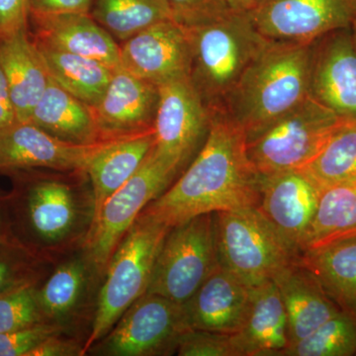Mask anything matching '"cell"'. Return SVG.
Returning <instances> with one entry per match:
<instances>
[{
    "instance_id": "obj_1",
    "label": "cell",
    "mask_w": 356,
    "mask_h": 356,
    "mask_svg": "<svg viewBox=\"0 0 356 356\" xmlns=\"http://www.w3.org/2000/svg\"><path fill=\"white\" fill-rule=\"evenodd\" d=\"M261 184L245 131L226 112H217L191 165L139 217L172 228L200 215L257 207Z\"/></svg>"
},
{
    "instance_id": "obj_2",
    "label": "cell",
    "mask_w": 356,
    "mask_h": 356,
    "mask_svg": "<svg viewBox=\"0 0 356 356\" xmlns=\"http://www.w3.org/2000/svg\"><path fill=\"white\" fill-rule=\"evenodd\" d=\"M312 51L313 43L269 41L248 67L227 107L247 138L308 97Z\"/></svg>"
},
{
    "instance_id": "obj_3",
    "label": "cell",
    "mask_w": 356,
    "mask_h": 356,
    "mask_svg": "<svg viewBox=\"0 0 356 356\" xmlns=\"http://www.w3.org/2000/svg\"><path fill=\"white\" fill-rule=\"evenodd\" d=\"M187 30L192 83L210 114L227 113L236 86L269 40L255 29L248 13L233 9L214 22Z\"/></svg>"
},
{
    "instance_id": "obj_4",
    "label": "cell",
    "mask_w": 356,
    "mask_h": 356,
    "mask_svg": "<svg viewBox=\"0 0 356 356\" xmlns=\"http://www.w3.org/2000/svg\"><path fill=\"white\" fill-rule=\"evenodd\" d=\"M170 229L138 217L124 236L105 270L83 355L106 336L121 316L146 294L154 262Z\"/></svg>"
},
{
    "instance_id": "obj_5",
    "label": "cell",
    "mask_w": 356,
    "mask_h": 356,
    "mask_svg": "<svg viewBox=\"0 0 356 356\" xmlns=\"http://www.w3.org/2000/svg\"><path fill=\"white\" fill-rule=\"evenodd\" d=\"M346 121L308 96L247 138L248 156L261 177L301 170Z\"/></svg>"
},
{
    "instance_id": "obj_6",
    "label": "cell",
    "mask_w": 356,
    "mask_h": 356,
    "mask_svg": "<svg viewBox=\"0 0 356 356\" xmlns=\"http://www.w3.org/2000/svg\"><path fill=\"white\" fill-rule=\"evenodd\" d=\"M218 259L248 286L273 280L299 257L257 207L214 213Z\"/></svg>"
},
{
    "instance_id": "obj_7",
    "label": "cell",
    "mask_w": 356,
    "mask_h": 356,
    "mask_svg": "<svg viewBox=\"0 0 356 356\" xmlns=\"http://www.w3.org/2000/svg\"><path fill=\"white\" fill-rule=\"evenodd\" d=\"M179 170L151 149L130 179L114 192L93 220L83 247L98 274H104L115 250L152 201L170 186Z\"/></svg>"
},
{
    "instance_id": "obj_8",
    "label": "cell",
    "mask_w": 356,
    "mask_h": 356,
    "mask_svg": "<svg viewBox=\"0 0 356 356\" xmlns=\"http://www.w3.org/2000/svg\"><path fill=\"white\" fill-rule=\"evenodd\" d=\"M218 266L214 213L192 218L168 232L147 293L184 304Z\"/></svg>"
},
{
    "instance_id": "obj_9",
    "label": "cell",
    "mask_w": 356,
    "mask_h": 356,
    "mask_svg": "<svg viewBox=\"0 0 356 356\" xmlns=\"http://www.w3.org/2000/svg\"><path fill=\"white\" fill-rule=\"evenodd\" d=\"M22 194L26 229L37 245L58 250L86 242L95 218L91 187L83 191L60 178H39Z\"/></svg>"
},
{
    "instance_id": "obj_10",
    "label": "cell",
    "mask_w": 356,
    "mask_h": 356,
    "mask_svg": "<svg viewBox=\"0 0 356 356\" xmlns=\"http://www.w3.org/2000/svg\"><path fill=\"white\" fill-rule=\"evenodd\" d=\"M191 331L184 304L156 294L143 295L88 350L108 356L170 355Z\"/></svg>"
},
{
    "instance_id": "obj_11",
    "label": "cell",
    "mask_w": 356,
    "mask_h": 356,
    "mask_svg": "<svg viewBox=\"0 0 356 356\" xmlns=\"http://www.w3.org/2000/svg\"><path fill=\"white\" fill-rule=\"evenodd\" d=\"M255 29L273 42L309 44L334 30L350 28L355 0H261L248 11Z\"/></svg>"
},
{
    "instance_id": "obj_12",
    "label": "cell",
    "mask_w": 356,
    "mask_h": 356,
    "mask_svg": "<svg viewBox=\"0 0 356 356\" xmlns=\"http://www.w3.org/2000/svg\"><path fill=\"white\" fill-rule=\"evenodd\" d=\"M158 111L154 119V149L181 170L202 147L211 124L191 76L159 86Z\"/></svg>"
},
{
    "instance_id": "obj_13",
    "label": "cell",
    "mask_w": 356,
    "mask_h": 356,
    "mask_svg": "<svg viewBox=\"0 0 356 356\" xmlns=\"http://www.w3.org/2000/svg\"><path fill=\"white\" fill-rule=\"evenodd\" d=\"M111 140L74 144L58 139L32 122L15 121L0 129V172L49 168L86 172L92 159Z\"/></svg>"
},
{
    "instance_id": "obj_14",
    "label": "cell",
    "mask_w": 356,
    "mask_h": 356,
    "mask_svg": "<svg viewBox=\"0 0 356 356\" xmlns=\"http://www.w3.org/2000/svg\"><path fill=\"white\" fill-rule=\"evenodd\" d=\"M120 65L156 86L191 76L189 32L173 20L163 21L121 42Z\"/></svg>"
},
{
    "instance_id": "obj_15",
    "label": "cell",
    "mask_w": 356,
    "mask_h": 356,
    "mask_svg": "<svg viewBox=\"0 0 356 356\" xmlns=\"http://www.w3.org/2000/svg\"><path fill=\"white\" fill-rule=\"evenodd\" d=\"M309 96L344 120L356 121V49L351 27L314 42Z\"/></svg>"
},
{
    "instance_id": "obj_16",
    "label": "cell",
    "mask_w": 356,
    "mask_h": 356,
    "mask_svg": "<svg viewBox=\"0 0 356 356\" xmlns=\"http://www.w3.org/2000/svg\"><path fill=\"white\" fill-rule=\"evenodd\" d=\"M321 193L301 170L261 177L257 208L297 257L303 250Z\"/></svg>"
},
{
    "instance_id": "obj_17",
    "label": "cell",
    "mask_w": 356,
    "mask_h": 356,
    "mask_svg": "<svg viewBox=\"0 0 356 356\" xmlns=\"http://www.w3.org/2000/svg\"><path fill=\"white\" fill-rule=\"evenodd\" d=\"M159 88L122 67L114 70L100 102L92 107L102 140L120 139L153 130Z\"/></svg>"
},
{
    "instance_id": "obj_18",
    "label": "cell",
    "mask_w": 356,
    "mask_h": 356,
    "mask_svg": "<svg viewBox=\"0 0 356 356\" xmlns=\"http://www.w3.org/2000/svg\"><path fill=\"white\" fill-rule=\"evenodd\" d=\"M30 27L41 46L121 67L120 46L90 13H29Z\"/></svg>"
},
{
    "instance_id": "obj_19",
    "label": "cell",
    "mask_w": 356,
    "mask_h": 356,
    "mask_svg": "<svg viewBox=\"0 0 356 356\" xmlns=\"http://www.w3.org/2000/svg\"><path fill=\"white\" fill-rule=\"evenodd\" d=\"M250 302V286L219 264L184 307L191 330L233 336L245 324Z\"/></svg>"
},
{
    "instance_id": "obj_20",
    "label": "cell",
    "mask_w": 356,
    "mask_h": 356,
    "mask_svg": "<svg viewBox=\"0 0 356 356\" xmlns=\"http://www.w3.org/2000/svg\"><path fill=\"white\" fill-rule=\"evenodd\" d=\"M232 337L238 356L284 355L290 346L287 314L273 280L250 286L245 324Z\"/></svg>"
},
{
    "instance_id": "obj_21",
    "label": "cell",
    "mask_w": 356,
    "mask_h": 356,
    "mask_svg": "<svg viewBox=\"0 0 356 356\" xmlns=\"http://www.w3.org/2000/svg\"><path fill=\"white\" fill-rule=\"evenodd\" d=\"M273 280L286 311L290 346L305 339L341 311L298 259Z\"/></svg>"
},
{
    "instance_id": "obj_22",
    "label": "cell",
    "mask_w": 356,
    "mask_h": 356,
    "mask_svg": "<svg viewBox=\"0 0 356 356\" xmlns=\"http://www.w3.org/2000/svg\"><path fill=\"white\" fill-rule=\"evenodd\" d=\"M0 64L6 74L16 121H29L50 76L29 30L0 40Z\"/></svg>"
},
{
    "instance_id": "obj_23",
    "label": "cell",
    "mask_w": 356,
    "mask_h": 356,
    "mask_svg": "<svg viewBox=\"0 0 356 356\" xmlns=\"http://www.w3.org/2000/svg\"><path fill=\"white\" fill-rule=\"evenodd\" d=\"M154 129L147 132L111 140L90 161L86 170L89 178L95 218L103 204L137 172L153 149Z\"/></svg>"
},
{
    "instance_id": "obj_24",
    "label": "cell",
    "mask_w": 356,
    "mask_h": 356,
    "mask_svg": "<svg viewBox=\"0 0 356 356\" xmlns=\"http://www.w3.org/2000/svg\"><path fill=\"white\" fill-rule=\"evenodd\" d=\"M30 122L58 139L79 145L102 142L92 109L50 77Z\"/></svg>"
},
{
    "instance_id": "obj_25",
    "label": "cell",
    "mask_w": 356,
    "mask_h": 356,
    "mask_svg": "<svg viewBox=\"0 0 356 356\" xmlns=\"http://www.w3.org/2000/svg\"><path fill=\"white\" fill-rule=\"evenodd\" d=\"M297 259L341 311L356 317V236L307 250Z\"/></svg>"
},
{
    "instance_id": "obj_26",
    "label": "cell",
    "mask_w": 356,
    "mask_h": 356,
    "mask_svg": "<svg viewBox=\"0 0 356 356\" xmlns=\"http://www.w3.org/2000/svg\"><path fill=\"white\" fill-rule=\"evenodd\" d=\"M36 44L49 76L56 83L91 108L97 105L115 70L93 58Z\"/></svg>"
},
{
    "instance_id": "obj_27",
    "label": "cell",
    "mask_w": 356,
    "mask_h": 356,
    "mask_svg": "<svg viewBox=\"0 0 356 356\" xmlns=\"http://www.w3.org/2000/svg\"><path fill=\"white\" fill-rule=\"evenodd\" d=\"M353 236H356V184L324 189L302 254Z\"/></svg>"
},
{
    "instance_id": "obj_28",
    "label": "cell",
    "mask_w": 356,
    "mask_h": 356,
    "mask_svg": "<svg viewBox=\"0 0 356 356\" xmlns=\"http://www.w3.org/2000/svg\"><path fill=\"white\" fill-rule=\"evenodd\" d=\"M89 13L121 42L151 26L173 20L166 0H93Z\"/></svg>"
},
{
    "instance_id": "obj_29",
    "label": "cell",
    "mask_w": 356,
    "mask_h": 356,
    "mask_svg": "<svg viewBox=\"0 0 356 356\" xmlns=\"http://www.w3.org/2000/svg\"><path fill=\"white\" fill-rule=\"evenodd\" d=\"M90 267L86 255L70 259L58 266L38 289L40 307L47 321L65 325L76 312L86 294Z\"/></svg>"
},
{
    "instance_id": "obj_30",
    "label": "cell",
    "mask_w": 356,
    "mask_h": 356,
    "mask_svg": "<svg viewBox=\"0 0 356 356\" xmlns=\"http://www.w3.org/2000/svg\"><path fill=\"white\" fill-rule=\"evenodd\" d=\"M324 191L356 184V121H346L308 165L301 168Z\"/></svg>"
},
{
    "instance_id": "obj_31",
    "label": "cell",
    "mask_w": 356,
    "mask_h": 356,
    "mask_svg": "<svg viewBox=\"0 0 356 356\" xmlns=\"http://www.w3.org/2000/svg\"><path fill=\"white\" fill-rule=\"evenodd\" d=\"M356 355V317L341 311L305 339L291 344L283 356Z\"/></svg>"
},
{
    "instance_id": "obj_32",
    "label": "cell",
    "mask_w": 356,
    "mask_h": 356,
    "mask_svg": "<svg viewBox=\"0 0 356 356\" xmlns=\"http://www.w3.org/2000/svg\"><path fill=\"white\" fill-rule=\"evenodd\" d=\"M35 283L0 294V334L46 322Z\"/></svg>"
},
{
    "instance_id": "obj_33",
    "label": "cell",
    "mask_w": 356,
    "mask_h": 356,
    "mask_svg": "<svg viewBox=\"0 0 356 356\" xmlns=\"http://www.w3.org/2000/svg\"><path fill=\"white\" fill-rule=\"evenodd\" d=\"M65 330V325L46 321L16 331L2 332L0 356H29L47 339L64 334Z\"/></svg>"
},
{
    "instance_id": "obj_34",
    "label": "cell",
    "mask_w": 356,
    "mask_h": 356,
    "mask_svg": "<svg viewBox=\"0 0 356 356\" xmlns=\"http://www.w3.org/2000/svg\"><path fill=\"white\" fill-rule=\"evenodd\" d=\"M172 19L186 29L209 24L232 10L228 0H166Z\"/></svg>"
},
{
    "instance_id": "obj_35",
    "label": "cell",
    "mask_w": 356,
    "mask_h": 356,
    "mask_svg": "<svg viewBox=\"0 0 356 356\" xmlns=\"http://www.w3.org/2000/svg\"><path fill=\"white\" fill-rule=\"evenodd\" d=\"M21 250L9 243H0V294L35 283L36 273Z\"/></svg>"
},
{
    "instance_id": "obj_36",
    "label": "cell",
    "mask_w": 356,
    "mask_h": 356,
    "mask_svg": "<svg viewBox=\"0 0 356 356\" xmlns=\"http://www.w3.org/2000/svg\"><path fill=\"white\" fill-rule=\"evenodd\" d=\"M180 356H238L233 337L205 331L191 330L178 343Z\"/></svg>"
},
{
    "instance_id": "obj_37",
    "label": "cell",
    "mask_w": 356,
    "mask_h": 356,
    "mask_svg": "<svg viewBox=\"0 0 356 356\" xmlns=\"http://www.w3.org/2000/svg\"><path fill=\"white\" fill-rule=\"evenodd\" d=\"M29 30V0H0V40Z\"/></svg>"
},
{
    "instance_id": "obj_38",
    "label": "cell",
    "mask_w": 356,
    "mask_h": 356,
    "mask_svg": "<svg viewBox=\"0 0 356 356\" xmlns=\"http://www.w3.org/2000/svg\"><path fill=\"white\" fill-rule=\"evenodd\" d=\"M93 0H29V13H89Z\"/></svg>"
},
{
    "instance_id": "obj_39",
    "label": "cell",
    "mask_w": 356,
    "mask_h": 356,
    "mask_svg": "<svg viewBox=\"0 0 356 356\" xmlns=\"http://www.w3.org/2000/svg\"><path fill=\"white\" fill-rule=\"evenodd\" d=\"M83 344L64 337V334H56L47 339L30 353L29 356H74L83 355Z\"/></svg>"
},
{
    "instance_id": "obj_40",
    "label": "cell",
    "mask_w": 356,
    "mask_h": 356,
    "mask_svg": "<svg viewBox=\"0 0 356 356\" xmlns=\"http://www.w3.org/2000/svg\"><path fill=\"white\" fill-rule=\"evenodd\" d=\"M16 121L15 110L8 83L1 64H0V129L6 128Z\"/></svg>"
},
{
    "instance_id": "obj_41",
    "label": "cell",
    "mask_w": 356,
    "mask_h": 356,
    "mask_svg": "<svg viewBox=\"0 0 356 356\" xmlns=\"http://www.w3.org/2000/svg\"><path fill=\"white\" fill-rule=\"evenodd\" d=\"M261 0H228L231 9L242 13H248L257 6Z\"/></svg>"
},
{
    "instance_id": "obj_42",
    "label": "cell",
    "mask_w": 356,
    "mask_h": 356,
    "mask_svg": "<svg viewBox=\"0 0 356 356\" xmlns=\"http://www.w3.org/2000/svg\"><path fill=\"white\" fill-rule=\"evenodd\" d=\"M6 218L3 217L1 211H0V243H8L6 240Z\"/></svg>"
},
{
    "instance_id": "obj_43",
    "label": "cell",
    "mask_w": 356,
    "mask_h": 356,
    "mask_svg": "<svg viewBox=\"0 0 356 356\" xmlns=\"http://www.w3.org/2000/svg\"><path fill=\"white\" fill-rule=\"evenodd\" d=\"M351 31H353V42H355V46L356 49V17L353 20V24H351Z\"/></svg>"
},
{
    "instance_id": "obj_44",
    "label": "cell",
    "mask_w": 356,
    "mask_h": 356,
    "mask_svg": "<svg viewBox=\"0 0 356 356\" xmlns=\"http://www.w3.org/2000/svg\"><path fill=\"white\" fill-rule=\"evenodd\" d=\"M355 3H356V0H355Z\"/></svg>"
}]
</instances>
